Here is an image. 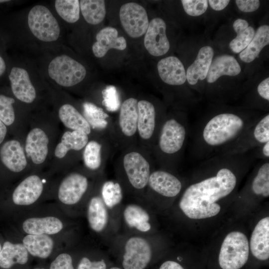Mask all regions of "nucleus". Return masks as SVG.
<instances>
[{
  "label": "nucleus",
  "mask_w": 269,
  "mask_h": 269,
  "mask_svg": "<svg viewBox=\"0 0 269 269\" xmlns=\"http://www.w3.org/2000/svg\"><path fill=\"white\" fill-rule=\"evenodd\" d=\"M261 117L251 113L227 111L203 118L190 130V158L201 162L221 154Z\"/></svg>",
  "instance_id": "nucleus-2"
},
{
  "label": "nucleus",
  "mask_w": 269,
  "mask_h": 269,
  "mask_svg": "<svg viewBox=\"0 0 269 269\" xmlns=\"http://www.w3.org/2000/svg\"><path fill=\"white\" fill-rule=\"evenodd\" d=\"M183 184L172 171L159 168L150 174L147 187L150 192L166 198H174L181 191Z\"/></svg>",
  "instance_id": "nucleus-21"
},
{
  "label": "nucleus",
  "mask_w": 269,
  "mask_h": 269,
  "mask_svg": "<svg viewBox=\"0 0 269 269\" xmlns=\"http://www.w3.org/2000/svg\"><path fill=\"white\" fill-rule=\"evenodd\" d=\"M166 25L160 17H155L149 22L144 38V45L148 52L153 56L166 54L170 48L167 37Z\"/></svg>",
  "instance_id": "nucleus-22"
},
{
  "label": "nucleus",
  "mask_w": 269,
  "mask_h": 269,
  "mask_svg": "<svg viewBox=\"0 0 269 269\" xmlns=\"http://www.w3.org/2000/svg\"><path fill=\"white\" fill-rule=\"evenodd\" d=\"M89 136L81 131L65 129L61 132L49 166L53 169H69L78 165Z\"/></svg>",
  "instance_id": "nucleus-6"
},
{
  "label": "nucleus",
  "mask_w": 269,
  "mask_h": 269,
  "mask_svg": "<svg viewBox=\"0 0 269 269\" xmlns=\"http://www.w3.org/2000/svg\"><path fill=\"white\" fill-rule=\"evenodd\" d=\"M116 150L108 134L93 132L83 149L80 163L90 173H102Z\"/></svg>",
  "instance_id": "nucleus-11"
},
{
  "label": "nucleus",
  "mask_w": 269,
  "mask_h": 269,
  "mask_svg": "<svg viewBox=\"0 0 269 269\" xmlns=\"http://www.w3.org/2000/svg\"><path fill=\"white\" fill-rule=\"evenodd\" d=\"M120 19L126 32L132 38H138L145 33L149 20L145 9L134 2H127L120 8Z\"/></svg>",
  "instance_id": "nucleus-19"
},
{
  "label": "nucleus",
  "mask_w": 269,
  "mask_h": 269,
  "mask_svg": "<svg viewBox=\"0 0 269 269\" xmlns=\"http://www.w3.org/2000/svg\"><path fill=\"white\" fill-rule=\"evenodd\" d=\"M123 215L126 223L130 227L135 228L142 232L150 230L149 215L140 206L135 204L128 205L124 209Z\"/></svg>",
  "instance_id": "nucleus-36"
},
{
  "label": "nucleus",
  "mask_w": 269,
  "mask_h": 269,
  "mask_svg": "<svg viewBox=\"0 0 269 269\" xmlns=\"http://www.w3.org/2000/svg\"><path fill=\"white\" fill-rule=\"evenodd\" d=\"M5 69V62L2 57L0 56V77L4 73Z\"/></svg>",
  "instance_id": "nucleus-51"
},
{
  "label": "nucleus",
  "mask_w": 269,
  "mask_h": 269,
  "mask_svg": "<svg viewBox=\"0 0 269 269\" xmlns=\"http://www.w3.org/2000/svg\"><path fill=\"white\" fill-rule=\"evenodd\" d=\"M49 269H74L71 256L67 253L60 254L51 263Z\"/></svg>",
  "instance_id": "nucleus-43"
},
{
  "label": "nucleus",
  "mask_w": 269,
  "mask_h": 269,
  "mask_svg": "<svg viewBox=\"0 0 269 269\" xmlns=\"http://www.w3.org/2000/svg\"><path fill=\"white\" fill-rule=\"evenodd\" d=\"M269 141V114L262 116L252 127L226 148L221 154H236L250 151Z\"/></svg>",
  "instance_id": "nucleus-17"
},
{
  "label": "nucleus",
  "mask_w": 269,
  "mask_h": 269,
  "mask_svg": "<svg viewBox=\"0 0 269 269\" xmlns=\"http://www.w3.org/2000/svg\"><path fill=\"white\" fill-rule=\"evenodd\" d=\"M27 24L32 35L40 41L55 42L60 36L58 21L45 5L37 4L30 8L27 16Z\"/></svg>",
  "instance_id": "nucleus-14"
},
{
  "label": "nucleus",
  "mask_w": 269,
  "mask_h": 269,
  "mask_svg": "<svg viewBox=\"0 0 269 269\" xmlns=\"http://www.w3.org/2000/svg\"><path fill=\"white\" fill-rule=\"evenodd\" d=\"M87 217L91 228L96 232L102 231L107 225L108 213L101 196L96 195L90 199Z\"/></svg>",
  "instance_id": "nucleus-31"
},
{
  "label": "nucleus",
  "mask_w": 269,
  "mask_h": 269,
  "mask_svg": "<svg viewBox=\"0 0 269 269\" xmlns=\"http://www.w3.org/2000/svg\"><path fill=\"white\" fill-rule=\"evenodd\" d=\"M47 74L56 85L63 89L74 87L85 79V67L79 61L66 54H60L48 62Z\"/></svg>",
  "instance_id": "nucleus-10"
},
{
  "label": "nucleus",
  "mask_w": 269,
  "mask_h": 269,
  "mask_svg": "<svg viewBox=\"0 0 269 269\" xmlns=\"http://www.w3.org/2000/svg\"><path fill=\"white\" fill-rule=\"evenodd\" d=\"M110 269H121L119 268H118V267H112L111 268H110Z\"/></svg>",
  "instance_id": "nucleus-53"
},
{
  "label": "nucleus",
  "mask_w": 269,
  "mask_h": 269,
  "mask_svg": "<svg viewBox=\"0 0 269 269\" xmlns=\"http://www.w3.org/2000/svg\"><path fill=\"white\" fill-rule=\"evenodd\" d=\"M82 108L93 132L107 134L112 139L114 121L110 116L102 108L92 103H84Z\"/></svg>",
  "instance_id": "nucleus-26"
},
{
  "label": "nucleus",
  "mask_w": 269,
  "mask_h": 269,
  "mask_svg": "<svg viewBox=\"0 0 269 269\" xmlns=\"http://www.w3.org/2000/svg\"><path fill=\"white\" fill-rule=\"evenodd\" d=\"M1 248H2V247H1V244H0V252H1Z\"/></svg>",
  "instance_id": "nucleus-54"
},
{
  "label": "nucleus",
  "mask_w": 269,
  "mask_h": 269,
  "mask_svg": "<svg viewBox=\"0 0 269 269\" xmlns=\"http://www.w3.org/2000/svg\"><path fill=\"white\" fill-rule=\"evenodd\" d=\"M253 255L257 259L265 261L269 258V217L257 223L252 234L250 246Z\"/></svg>",
  "instance_id": "nucleus-27"
},
{
  "label": "nucleus",
  "mask_w": 269,
  "mask_h": 269,
  "mask_svg": "<svg viewBox=\"0 0 269 269\" xmlns=\"http://www.w3.org/2000/svg\"><path fill=\"white\" fill-rule=\"evenodd\" d=\"M22 244L28 253L42 259L48 257L54 247L53 240L47 235L28 234L23 239Z\"/></svg>",
  "instance_id": "nucleus-33"
},
{
  "label": "nucleus",
  "mask_w": 269,
  "mask_h": 269,
  "mask_svg": "<svg viewBox=\"0 0 269 269\" xmlns=\"http://www.w3.org/2000/svg\"><path fill=\"white\" fill-rule=\"evenodd\" d=\"M60 124L52 111L44 109L31 114L23 147L31 170L49 165L62 132Z\"/></svg>",
  "instance_id": "nucleus-3"
},
{
  "label": "nucleus",
  "mask_w": 269,
  "mask_h": 269,
  "mask_svg": "<svg viewBox=\"0 0 269 269\" xmlns=\"http://www.w3.org/2000/svg\"><path fill=\"white\" fill-rule=\"evenodd\" d=\"M102 104L109 112L118 111L121 102L117 89L114 86H108L102 92Z\"/></svg>",
  "instance_id": "nucleus-41"
},
{
  "label": "nucleus",
  "mask_w": 269,
  "mask_h": 269,
  "mask_svg": "<svg viewBox=\"0 0 269 269\" xmlns=\"http://www.w3.org/2000/svg\"><path fill=\"white\" fill-rule=\"evenodd\" d=\"M189 122L183 113L166 115L151 150L156 165L173 171L182 162L188 142Z\"/></svg>",
  "instance_id": "nucleus-4"
},
{
  "label": "nucleus",
  "mask_w": 269,
  "mask_h": 269,
  "mask_svg": "<svg viewBox=\"0 0 269 269\" xmlns=\"http://www.w3.org/2000/svg\"><path fill=\"white\" fill-rule=\"evenodd\" d=\"M137 142L151 151L166 116L150 100L138 99Z\"/></svg>",
  "instance_id": "nucleus-9"
},
{
  "label": "nucleus",
  "mask_w": 269,
  "mask_h": 269,
  "mask_svg": "<svg viewBox=\"0 0 269 269\" xmlns=\"http://www.w3.org/2000/svg\"><path fill=\"white\" fill-rule=\"evenodd\" d=\"M159 269H184L177 262L167 261L164 262L160 267Z\"/></svg>",
  "instance_id": "nucleus-49"
},
{
  "label": "nucleus",
  "mask_w": 269,
  "mask_h": 269,
  "mask_svg": "<svg viewBox=\"0 0 269 269\" xmlns=\"http://www.w3.org/2000/svg\"><path fill=\"white\" fill-rule=\"evenodd\" d=\"M54 6L58 15L69 23L76 22L80 18V8L78 0H56Z\"/></svg>",
  "instance_id": "nucleus-39"
},
{
  "label": "nucleus",
  "mask_w": 269,
  "mask_h": 269,
  "mask_svg": "<svg viewBox=\"0 0 269 269\" xmlns=\"http://www.w3.org/2000/svg\"><path fill=\"white\" fill-rule=\"evenodd\" d=\"M213 49L209 46L202 47L192 64L187 68L186 80L189 85H195L198 81L206 79L214 56Z\"/></svg>",
  "instance_id": "nucleus-28"
},
{
  "label": "nucleus",
  "mask_w": 269,
  "mask_h": 269,
  "mask_svg": "<svg viewBox=\"0 0 269 269\" xmlns=\"http://www.w3.org/2000/svg\"><path fill=\"white\" fill-rule=\"evenodd\" d=\"M7 1H9L8 0H0V3H3V2H6Z\"/></svg>",
  "instance_id": "nucleus-52"
},
{
  "label": "nucleus",
  "mask_w": 269,
  "mask_h": 269,
  "mask_svg": "<svg viewBox=\"0 0 269 269\" xmlns=\"http://www.w3.org/2000/svg\"><path fill=\"white\" fill-rule=\"evenodd\" d=\"M80 12L85 20L91 25H97L105 18V1L103 0H79Z\"/></svg>",
  "instance_id": "nucleus-38"
},
{
  "label": "nucleus",
  "mask_w": 269,
  "mask_h": 269,
  "mask_svg": "<svg viewBox=\"0 0 269 269\" xmlns=\"http://www.w3.org/2000/svg\"><path fill=\"white\" fill-rule=\"evenodd\" d=\"M211 7L216 11L224 9L229 4L230 0H208Z\"/></svg>",
  "instance_id": "nucleus-48"
},
{
  "label": "nucleus",
  "mask_w": 269,
  "mask_h": 269,
  "mask_svg": "<svg viewBox=\"0 0 269 269\" xmlns=\"http://www.w3.org/2000/svg\"><path fill=\"white\" fill-rule=\"evenodd\" d=\"M157 71L161 80L171 86H180L186 80V72L181 61L175 56L161 59L157 63Z\"/></svg>",
  "instance_id": "nucleus-25"
},
{
  "label": "nucleus",
  "mask_w": 269,
  "mask_h": 269,
  "mask_svg": "<svg viewBox=\"0 0 269 269\" xmlns=\"http://www.w3.org/2000/svg\"><path fill=\"white\" fill-rule=\"evenodd\" d=\"M9 79L13 97L31 113L45 109V102H50L51 99L42 95L23 67H13Z\"/></svg>",
  "instance_id": "nucleus-8"
},
{
  "label": "nucleus",
  "mask_w": 269,
  "mask_h": 269,
  "mask_svg": "<svg viewBox=\"0 0 269 269\" xmlns=\"http://www.w3.org/2000/svg\"><path fill=\"white\" fill-rule=\"evenodd\" d=\"M101 195L105 205L112 208L122 200L123 189L119 182L107 180L101 185Z\"/></svg>",
  "instance_id": "nucleus-40"
},
{
  "label": "nucleus",
  "mask_w": 269,
  "mask_h": 269,
  "mask_svg": "<svg viewBox=\"0 0 269 269\" xmlns=\"http://www.w3.org/2000/svg\"><path fill=\"white\" fill-rule=\"evenodd\" d=\"M31 114L14 97L0 94V120L13 137L24 142Z\"/></svg>",
  "instance_id": "nucleus-13"
},
{
  "label": "nucleus",
  "mask_w": 269,
  "mask_h": 269,
  "mask_svg": "<svg viewBox=\"0 0 269 269\" xmlns=\"http://www.w3.org/2000/svg\"><path fill=\"white\" fill-rule=\"evenodd\" d=\"M241 71V67L234 56L223 54L212 60L206 79L207 83L212 84L222 76H235Z\"/></svg>",
  "instance_id": "nucleus-29"
},
{
  "label": "nucleus",
  "mask_w": 269,
  "mask_h": 269,
  "mask_svg": "<svg viewBox=\"0 0 269 269\" xmlns=\"http://www.w3.org/2000/svg\"><path fill=\"white\" fill-rule=\"evenodd\" d=\"M44 179L38 174L32 173L23 178L12 193L13 202L17 205H29L35 203L42 195Z\"/></svg>",
  "instance_id": "nucleus-23"
},
{
  "label": "nucleus",
  "mask_w": 269,
  "mask_h": 269,
  "mask_svg": "<svg viewBox=\"0 0 269 269\" xmlns=\"http://www.w3.org/2000/svg\"><path fill=\"white\" fill-rule=\"evenodd\" d=\"M115 162V168L121 186L125 185L134 192L147 187L151 173L156 165L152 153L138 142L120 151Z\"/></svg>",
  "instance_id": "nucleus-5"
},
{
  "label": "nucleus",
  "mask_w": 269,
  "mask_h": 269,
  "mask_svg": "<svg viewBox=\"0 0 269 269\" xmlns=\"http://www.w3.org/2000/svg\"><path fill=\"white\" fill-rule=\"evenodd\" d=\"M269 44V26H260L248 46L239 54L240 59L245 63H250L258 57L261 50Z\"/></svg>",
  "instance_id": "nucleus-34"
},
{
  "label": "nucleus",
  "mask_w": 269,
  "mask_h": 269,
  "mask_svg": "<svg viewBox=\"0 0 269 269\" xmlns=\"http://www.w3.org/2000/svg\"><path fill=\"white\" fill-rule=\"evenodd\" d=\"M233 27L237 36L230 42L229 47L233 52L239 53L250 44L255 35V30L252 26H249L247 21L241 18L236 19Z\"/></svg>",
  "instance_id": "nucleus-35"
},
{
  "label": "nucleus",
  "mask_w": 269,
  "mask_h": 269,
  "mask_svg": "<svg viewBox=\"0 0 269 269\" xmlns=\"http://www.w3.org/2000/svg\"><path fill=\"white\" fill-rule=\"evenodd\" d=\"M257 163L250 189L254 194L267 198L269 196V160Z\"/></svg>",
  "instance_id": "nucleus-37"
},
{
  "label": "nucleus",
  "mask_w": 269,
  "mask_h": 269,
  "mask_svg": "<svg viewBox=\"0 0 269 269\" xmlns=\"http://www.w3.org/2000/svg\"><path fill=\"white\" fill-rule=\"evenodd\" d=\"M0 165L13 174H21L31 170L22 140L12 137L0 146Z\"/></svg>",
  "instance_id": "nucleus-18"
},
{
  "label": "nucleus",
  "mask_w": 269,
  "mask_h": 269,
  "mask_svg": "<svg viewBox=\"0 0 269 269\" xmlns=\"http://www.w3.org/2000/svg\"><path fill=\"white\" fill-rule=\"evenodd\" d=\"M257 93L259 96L267 102L269 101V78L263 80L257 87Z\"/></svg>",
  "instance_id": "nucleus-47"
},
{
  "label": "nucleus",
  "mask_w": 269,
  "mask_h": 269,
  "mask_svg": "<svg viewBox=\"0 0 269 269\" xmlns=\"http://www.w3.org/2000/svg\"><path fill=\"white\" fill-rule=\"evenodd\" d=\"M8 131L6 126L0 120V146L8 138Z\"/></svg>",
  "instance_id": "nucleus-50"
},
{
  "label": "nucleus",
  "mask_w": 269,
  "mask_h": 269,
  "mask_svg": "<svg viewBox=\"0 0 269 269\" xmlns=\"http://www.w3.org/2000/svg\"><path fill=\"white\" fill-rule=\"evenodd\" d=\"M181 1L185 12L192 16H198L203 14L208 5L207 0H182Z\"/></svg>",
  "instance_id": "nucleus-42"
},
{
  "label": "nucleus",
  "mask_w": 269,
  "mask_h": 269,
  "mask_svg": "<svg viewBox=\"0 0 269 269\" xmlns=\"http://www.w3.org/2000/svg\"><path fill=\"white\" fill-rule=\"evenodd\" d=\"M257 159L252 151L236 154H220L201 161L206 176L188 185L179 206L188 218L202 219L217 215L220 205L216 202L230 195L237 187L240 173Z\"/></svg>",
  "instance_id": "nucleus-1"
},
{
  "label": "nucleus",
  "mask_w": 269,
  "mask_h": 269,
  "mask_svg": "<svg viewBox=\"0 0 269 269\" xmlns=\"http://www.w3.org/2000/svg\"><path fill=\"white\" fill-rule=\"evenodd\" d=\"M63 227L61 220L52 216L28 218L22 224L23 231L29 235H53L59 233Z\"/></svg>",
  "instance_id": "nucleus-30"
},
{
  "label": "nucleus",
  "mask_w": 269,
  "mask_h": 269,
  "mask_svg": "<svg viewBox=\"0 0 269 269\" xmlns=\"http://www.w3.org/2000/svg\"><path fill=\"white\" fill-rule=\"evenodd\" d=\"M137 101L135 97L125 99L113 121L112 139L117 150L137 143Z\"/></svg>",
  "instance_id": "nucleus-7"
},
{
  "label": "nucleus",
  "mask_w": 269,
  "mask_h": 269,
  "mask_svg": "<svg viewBox=\"0 0 269 269\" xmlns=\"http://www.w3.org/2000/svg\"><path fill=\"white\" fill-rule=\"evenodd\" d=\"M106 267L104 260L92 262L88 258L84 257L80 260L77 269H106Z\"/></svg>",
  "instance_id": "nucleus-45"
},
{
  "label": "nucleus",
  "mask_w": 269,
  "mask_h": 269,
  "mask_svg": "<svg viewBox=\"0 0 269 269\" xmlns=\"http://www.w3.org/2000/svg\"><path fill=\"white\" fill-rule=\"evenodd\" d=\"M72 170L63 178L58 187V198L61 203L66 205H74L79 202L90 185L88 171L80 163L72 168Z\"/></svg>",
  "instance_id": "nucleus-16"
},
{
  "label": "nucleus",
  "mask_w": 269,
  "mask_h": 269,
  "mask_svg": "<svg viewBox=\"0 0 269 269\" xmlns=\"http://www.w3.org/2000/svg\"><path fill=\"white\" fill-rule=\"evenodd\" d=\"M28 253L23 244L4 243L0 253V267L7 269L18 264L23 265L28 261Z\"/></svg>",
  "instance_id": "nucleus-32"
},
{
  "label": "nucleus",
  "mask_w": 269,
  "mask_h": 269,
  "mask_svg": "<svg viewBox=\"0 0 269 269\" xmlns=\"http://www.w3.org/2000/svg\"><path fill=\"white\" fill-rule=\"evenodd\" d=\"M96 41L92 45V51L97 58L103 57L111 49L119 50L127 47V41L123 36H118L117 29L107 26L101 29L96 36Z\"/></svg>",
  "instance_id": "nucleus-24"
},
{
  "label": "nucleus",
  "mask_w": 269,
  "mask_h": 269,
  "mask_svg": "<svg viewBox=\"0 0 269 269\" xmlns=\"http://www.w3.org/2000/svg\"></svg>",
  "instance_id": "nucleus-55"
},
{
  "label": "nucleus",
  "mask_w": 269,
  "mask_h": 269,
  "mask_svg": "<svg viewBox=\"0 0 269 269\" xmlns=\"http://www.w3.org/2000/svg\"><path fill=\"white\" fill-rule=\"evenodd\" d=\"M249 244L246 236L232 231L225 238L220 250L219 264L222 269H240L247 263Z\"/></svg>",
  "instance_id": "nucleus-15"
},
{
  "label": "nucleus",
  "mask_w": 269,
  "mask_h": 269,
  "mask_svg": "<svg viewBox=\"0 0 269 269\" xmlns=\"http://www.w3.org/2000/svg\"><path fill=\"white\" fill-rule=\"evenodd\" d=\"M235 2L238 8L245 12L255 11L260 5L258 0H236Z\"/></svg>",
  "instance_id": "nucleus-44"
},
{
  "label": "nucleus",
  "mask_w": 269,
  "mask_h": 269,
  "mask_svg": "<svg viewBox=\"0 0 269 269\" xmlns=\"http://www.w3.org/2000/svg\"><path fill=\"white\" fill-rule=\"evenodd\" d=\"M123 266L124 269H144L151 258L148 242L140 237H132L125 246Z\"/></svg>",
  "instance_id": "nucleus-20"
},
{
  "label": "nucleus",
  "mask_w": 269,
  "mask_h": 269,
  "mask_svg": "<svg viewBox=\"0 0 269 269\" xmlns=\"http://www.w3.org/2000/svg\"><path fill=\"white\" fill-rule=\"evenodd\" d=\"M68 98L61 92H51L50 102L53 106V113L65 129L83 131L90 136L93 132L83 115L82 108Z\"/></svg>",
  "instance_id": "nucleus-12"
},
{
  "label": "nucleus",
  "mask_w": 269,
  "mask_h": 269,
  "mask_svg": "<svg viewBox=\"0 0 269 269\" xmlns=\"http://www.w3.org/2000/svg\"><path fill=\"white\" fill-rule=\"evenodd\" d=\"M251 151L257 160H269V141L261 145Z\"/></svg>",
  "instance_id": "nucleus-46"
}]
</instances>
